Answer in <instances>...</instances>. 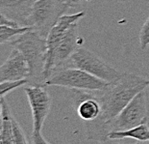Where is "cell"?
<instances>
[{"mask_svg":"<svg viewBox=\"0 0 149 144\" xmlns=\"http://www.w3.org/2000/svg\"><path fill=\"white\" fill-rule=\"evenodd\" d=\"M149 85V79L135 75L122 73L121 78L110 83L100 98L101 113L97 119L85 123L88 140L105 142L109 139L110 123L139 92Z\"/></svg>","mask_w":149,"mask_h":144,"instance_id":"6da1fadb","label":"cell"},{"mask_svg":"<svg viewBox=\"0 0 149 144\" xmlns=\"http://www.w3.org/2000/svg\"><path fill=\"white\" fill-rule=\"evenodd\" d=\"M139 46L142 50L146 49L149 47V17L141 26L139 32Z\"/></svg>","mask_w":149,"mask_h":144,"instance_id":"2e32d148","label":"cell"},{"mask_svg":"<svg viewBox=\"0 0 149 144\" xmlns=\"http://www.w3.org/2000/svg\"><path fill=\"white\" fill-rule=\"evenodd\" d=\"M9 44L12 47L19 50L26 59L29 67L28 83H31V85L45 86L43 72L47 57L46 38L34 29H30Z\"/></svg>","mask_w":149,"mask_h":144,"instance_id":"7a4b0ae2","label":"cell"},{"mask_svg":"<svg viewBox=\"0 0 149 144\" xmlns=\"http://www.w3.org/2000/svg\"><path fill=\"white\" fill-rule=\"evenodd\" d=\"M29 78V67L23 54L13 47L5 62L0 65V82L18 81Z\"/></svg>","mask_w":149,"mask_h":144,"instance_id":"30bf717a","label":"cell"},{"mask_svg":"<svg viewBox=\"0 0 149 144\" xmlns=\"http://www.w3.org/2000/svg\"><path fill=\"white\" fill-rule=\"evenodd\" d=\"M30 29V26H12V25H0V44L10 43L14 37L19 36Z\"/></svg>","mask_w":149,"mask_h":144,"instance_id":"5bb4252c","label":"cell"},{"mask_svg":"<svg viewBox=\"0 0 149 144\" xmlns=\"http://www.w3.org/2000/svg\"><path fill=\"white\" fill-rule=\"evenodd\" d=\"M78 23H74L53 44L47 46V57L43 72L45 82L58 70L68 67L71 55L80 47L81 37L79 36Z\"/></svg>","mask_w":149,"mask_h":144,"instance_id":"3957f363","label":"cell"},{"mask_svg":"<svg viewBox=\"0 0 149 144\" xmlns=\"http://www.w3.org/2000/svg\"><path fill=\"white\" fill-rule=\"evenodd\" d=\"M24 90L32 110V143L47 144L48 141L43 138L42 130L51 107L52 99L48 92L44 89V86L31 85L25 87Z\"/></svg>","mask_w":149,"mask_h":144,"instance_id":"8992f818","label":"cell"},{"mask_svg":"<svg viewBox=\"0 0 149 144\" xmlns=\"http://www.w3.org/2000/svg\"><path fill=\"white\" fill-rule=\"evenodd\" d=\"M0 131H1V116H0Z\"/></svg>","mask_w":149,"mask_h":144,"instance_id":"ffe728a7","label":"cell"},{"mask_svg":"<svg viewBox=\"0 0 149 144\" xmlns=\"http://www.w3.org/2000/svg\"><path fill=\"white\" fill-rule=\"evenodd\" d=\"M35 0H0V12L19 26H29Z\"/></svg>","mask_w":149,"mask_h":144,"instance_id":"8fae6325","label":"cell"},{"mask_svg":"<svg viewBox=\"0 0 149 144\" xmlns=\"http://www.w3.org/2000/svg\"><path fill=\"white\" fill-rule=\"evenodd\" d=\"M0 102L2 104L0 141H1V143L14 144V136H13V121H14V117H13L9 104L5 99L2 98Z\"/></svg>","mask_w":149,"mask_h":144,"instance_id":"4fadbf2b","label":"cell"},{"mask_svg":"<svg viewBox=\"0 0 149 144\" xmlns=\"http://www.w3.org/2000/svg\"><path fill=\"white\" fill-rule=\"evenodd\" d=\"M71 99L79 118L84 123L91 122L97 119L101 113V95L98 91H85L70 89Z\"/></svg>","mask_w":149,"mask_h":144,"instance_id":"9c48e42d","label":"cell"},{"mask_svg":"<svg viewBox=\"0 0 149 144\" xmlns=\"http://www.w3.org/2000/svg\"><path fill=\"white\" fill-rule=\"evenodd\" d=\"M109 139L120 140L124 138H133L139 141H149V127L143 123L127 131H112L109 133Z\"/></svg>","mask_w":149,"mask_h":144,"instance_id":"7c38bea8","label":"cell"},{"mask_svg":"<svg viewBox=\"0 0 149 144\" xmlns=\"http://www.w3.org/2000/svg\"><path fill=\"white\" fill-rule=\"evenodd\" d=\"M70 7L68 0H35L28 25L46 38L57 20Z\"/></svg>","mask_w":149,"mask_h":144,"instance_id":"5b68a950","label":"cell"},{"mask_svg":"<svg viewBox=\"0 0 149 144\" xmlns=\"http://www.w3.org/2000/svg\"><path fill=\"white\" fill-rule=\"evenodd\" d=\"M28 83V79H22L18 81H5L0 82V100L5 97L6 94L11 92L15 89H17L20 86Z\"/></svg>","mask_w":149,"mask_h":144,"instance_id":"9a60e30c","label":"cell"},{"mask_svg":"<svg viewBox=\"0 0 149 144\" xmlns=\"http://www.w3.org/2000/svg\"><path fill=\"white\" fill-rule=\"evenodd\" d=\"M68 1H69V3H70L71 7H75V6H77L82 0H68Z\"/></svg>","mask_w":149,"mask_h":144,"instance_id":"ac0fdd59","label":"cell"},{"mask_svg":"<svg viewBox=\"0 0 149 144\" xmlns=\"http://www.w3.org/2000/svg\"><path fill=\"white\" fill-rule=\"evenodd\" d=\"M1 114H2V104L0 102V116H1Z\"/></svg>","mask_w":149,"mask_h":144,"instance_id":"d6986e66","label":"cell"},{"mask_svg":"<svg viewBox=\"0 0 149 144\" xmlns=\"http://www.w3.org/2000/svg\"><path fill=\"white\" fill-rule=\"evenodd\" d=\"M0 25H12V26H19L17 22L8 18L6 16H4L0 12Z\"/></svg>","mask_w":149,"mask_h":144,"instance_id":"e0dca14e","label":"cell"},{"mask_svg":"<svg viewBox=\"0 0 149 144\" xmlns=\"http://www.w3.org/2000/svg\"><path fill=\"white\" fill-rule=\"evenodd\" d=\"M147 120L146 92L142 90L110 123V129L111 132L127 131L141 124L147 123Z\"/></svg>","mask_w":149,"mask_h":144,"instance_id":"ba28073f","label":"cell"},{"mask_svg":"<svg viewBox=\"0 0 149 144\" xmlns=\"http://www.w3.org/2000/svg\"><path fill=\"white\" fill-rule=\"evenodd\" d=\"M46 85L62 86L70 89L85 91L103 92L110 85L103 79H100L91 73L75 67H65L55 72L45 82Z\"/></svg>","mask_w":149,"mask_h":144,"instance_id":"277c9868","label":"cell"},{"mask_svg":"<svg viewBox=\"0 0 149 144\" xmlns=\"http://www.w3.org/2000/svg\"><path fill=\"white\" fill-rule=\"evenodd\" d=\"M68 66L81 69L96 78L113 83L121 78L122 73L109 65L95 53L79 47L69 59Z\"/></svg>","mask_w":149,"mask_h":144,"instance_id":"52a82bcc","label":"cell"}]
</instances>
